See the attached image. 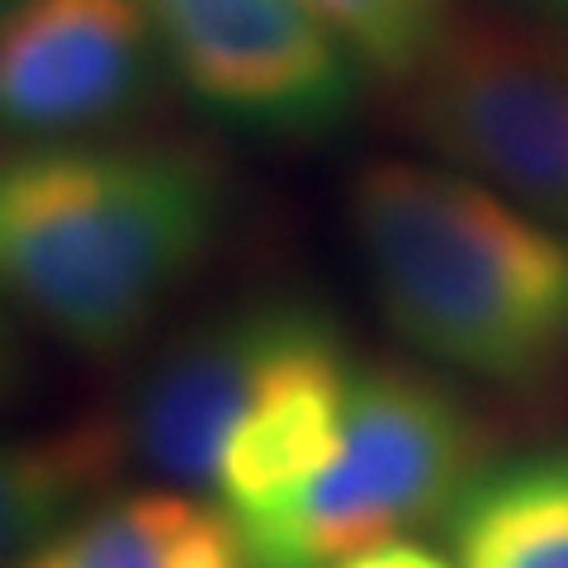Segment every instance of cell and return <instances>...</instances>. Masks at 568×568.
I'll return each instance as SVG.
<instances>
[{
    "mask_svg": "<svg viewBox=\"0 0 568 568\" xmlns=\"http://www.w3.org/2000/svg\"><path fill=\"white\" fill-rule=\"evenodd\" d=\"M227 190L175 142L0 152V298L81 355H119L219 242Z\"/></svg>",
    "mask_w": 568,
    "mask_h": 568,
    "instance_id": "6da1fadb",
    "label": "cell"
},
{
    "mask_svg": "<svg viewBox=\"0 0 568 568\" xmlns=\"http://www.w3.org/2000/svg\"><path fill=\"white\" fill-rule=\"evenodd\" d=\"M530 6H540L549 14H568V0H530Z\"/></svg>",
    "mask_w": 568,
    "mask_h": 568,
    "instance_id": "5bb4252c",
    "label": "cell"
},
{
    "mask_svg": "<svg viewBox=\"0 0 568 568\" xmlns=\"http://www.w3.org/2000/svg\"><path fill=\"white\" fill-rule=\"evenodd\" d=\"M156 33L138 0H10L0 10V138L77 142L152 100Z\"/></svg>",
    "mask_w": 568,
    "mask_h": 568,
    "instance_id": "52a82bcc",
    "label": "cell"
},
{
    "mask_svg": "<svg viewBox=\"0 0 568 568\" xmlns=\"http://www.w3.org/2000/svg\"><path fill=\"white\" fill-rule=\"evenodd\" d=\"M346 213L369 294L417 355L488 384L568 365V227L417 162H369Z\"/></svg>",
    "mask_w": 568,
    "mask_h": 568,
    "instance_id": "7a4b0ae2",
    "label": "cell"
},
{
    "mask_svg": "<svg viewBox=\"0 0 568 568\" xmlns=\"http://www.w3.org/2000/svg\"><path fill=\"white\" fill-rule=\"evenodd\" d=\"M14 375H20V342H14V327H10V304L0 298V388Z\"/></svg>",
    "mask_w": 568,
    "mask_h": 568,
    "instance_id": "4fadbf2b",
    "label": "cell"
},
{
    "mask_svg": "<svg viewBox=\"0 0 568 568\" xmlns=\"http://www.w3.org/2000/svg\"><path fill=\"white\" fill-rule=\"evenodd\" d=\"M20 568H252V559L223 503L156 484L71 511Z\"/></svg>",
    "mask_w": 568,
    "mask_h": 568,
    "instance_id": "ba28073f",
    "label": "cell"
},
{
    "mask_svg": "<svg viewBox=\"0 0 568 568\" xmlns=\"http://www.w3.org/2000/svg\"><path fill=\"white\" fill-rule=\"evenodd\" d=\"M413 129L455 171L568 227V58L517 29H446L413 71Z\"/></svg>",
    "mask_w": 568,
    "mask_h": 568,
    "instance_id": "5b68a950",
    "label": "cell"
},
{
    "mask_svg": "<svg viewBox=\"0 0 568 568\" xmlns=\"http://www.w3.org/2000/svg\"><path fill=\"white\" fill-rule=\"evenodd\" d=\"M355 48V58L388 77H413L446 33V0H308Z\"/></svg>",
    "mask_w": 568,
    "mask_h": 568,
    "instance_id": "8fae6325",
    "label": "cell"
},
{
    "mask_svg": "<svg viewBox=\"0 0 568 568\" xmlns=\"http://www.w3.org/2000/svg\"><path fill=\"white\" fill-rule=\"evenodd\" d=\"M114 459L110 440L95 436H0V568H20Z\"/></svg>",
    "mask_w": 568,
    "mask_h": 568,
    "instance_id": "30bf717a",
    "label": "cell"
},
{
    "mask_svg": "<svg viewBox=\"0 0 568 568\" xmlns=\"http://www.w3.org/2000/svg\"><path fill=\"white\" fill-rule=\"evenodd\" d=\"M6 6H10V0H0V10H6Z\"/></svg>",
    "mask_w": 568,
    "mask_h": 568,
    "instance_id": "9a60e30c",
    "label": "cell"
},
{
    "mask_svg": "<svg viewBox=\"0 0 568 568\" xmlns=\"http://www.w3.org/2000/svg\"><path fill=\"white\" fill-rule=\"evenodd\" d=\"M181 85L227 123L275 138L332 133L361 58L308 0H138Z\"/></svg>",
    "mask_w": 568,
    "mask_h": 568,
    "instance_id": "8992f818",
    "label": "cell"
},
{
    "mask_svg": "<svg viewBox=\"0 0 568 568\" xmlns=\"http://www.w3.org/2000/svg\"><path fill=\"white\" fill-rule=\"evenodd\" d=\"M455 568H568V450L484 465L446 511Z\"/></svg>",
    "mask_w": 568,
    "mask_h": 568,
    "instance_id": "9c48e42d",
    "label": "cell"
},
{
    "mask_svg": "<svg viewBox=\"0 0 568 568\" xmlns=\"http://www.w3.org/2000/svg\"><path fill=\"white\" fill-rule=\"evenodd\" d=\"M332 568H455L450 559H440L436 549L426 545H413V540H388V545H375L365 555H351Z\"/></svg>",
    "mask_w": 568,
    "mask_h": 568,
    "instance_id": "7c38bea8",
    "label": "cell"
},
{
    "mask_svg": "<svg viewBox=\"0 0 568 568\" xmlns=\"http://www.w3.org/2000/svg\"><path fill=\"white\" fill-rule=\"evenodd\" d=\"M484 455V417L450 384L413 365L361 361L342 432L317 474L233 521L252 568H332L446 521L488 465Z\"/></svg>",
    "mask_w": 568,
    "mask_h": 568,
    "instance_id": "3957f363",
    "label": "cell"
},
{
    "mask_svg": "<svg viewBox=\"0 0 568 568\" xmlns=\"http://www.w3.org/2000/svg\"><path fill=\"white\" fill-rule=\"evenodd\" d=\"M336 351H346V336L327 313L298 298H246L181 332L142 369L119 440L156 484L213 497L237 426L298 369Z\"/></svg>",
    "mask_w": 568,
    "mask_h": 568,
    "instance_id": "277c9868",
    "label": "cell"
}]
</instances>
